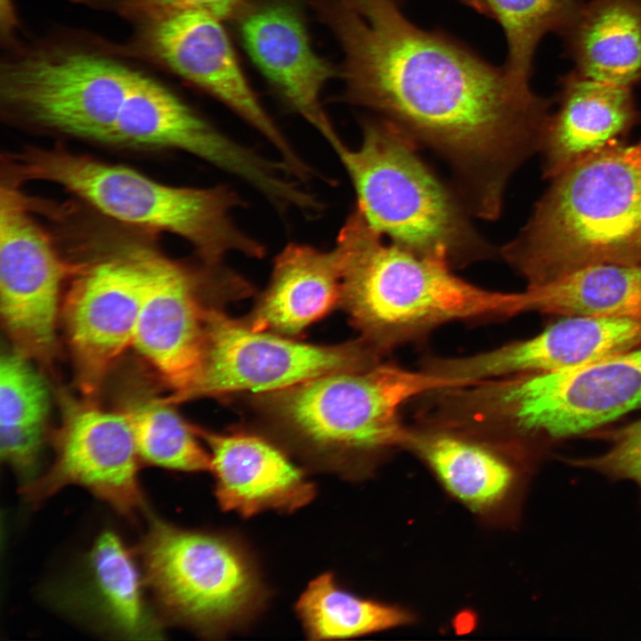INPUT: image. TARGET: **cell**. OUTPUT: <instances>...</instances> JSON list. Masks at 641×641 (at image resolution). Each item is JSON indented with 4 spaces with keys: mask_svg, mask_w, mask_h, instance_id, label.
Wrapping results in <instances>:
<instances>
[{
    "mask_svg": "<svg viewBox=\"0 0 641 641\" xmlns=\"http://www.w3.org/2000/svg\"><path fill=\"white\" fill-rule=\"evenodd\" d=\"M89 564L100 604L114 629L128 638H158L160 624L146 604L142 571L119 536L101 532L93 544Z\"/></svg>",
    "mask_w": 641,
    "mask_h": 641,
    "instance_id": "24",
    "label": "cell"
},
{
    "mask_svg": "<svg viewBox=\"0 0 641 641\" xmlns=\"http://www.w3.org/2000/svg\"><path fill=\"white\" fill-rule=\"evenodd\" d=\"M612 434V444L605 452L573 464L613 478L631 480L641 490V419Z\"/></svg>",
    "mask_w": 641,
    "mask_h": 641,
    "instance_id": "30",
    "label": "cell"
},
{
    "mask_svg": "<svg viewBox=\"0 0 641 641\" xmlns=\"http://www.w3.org/2000/svg\"><path fill=\"white\" fill-rule=\"evenodd\" d=\"M29 358L6 352L0 361V426L45 425L50 394Z\"/></svg>",
    "mask_w": 641,
    "mask_h": 641,
    "instance_id": "29",
    "label": "cell"
},
{
    "mask_svg": "<svg viewBox=\"0 0 641 641\" xmlns=\"http://www.w3.org/2000/svg\"><path fill=\"white\" fill-rule=\"evenodd\" d=\"M53 464L23 484L21 493L41 503L69 485H78L126 517L144 501L138 481L140 460L131 424L123 410L69 402L54 440Z\"/></svg>",
    "mask_w": 641,
    "mask_h": 641,
    "instance_id": "16",
    "label": "cell"
},
{
    "mask_svg": "<svg viewBox=\"0 0 641 641\" xmlns=\"http://www.w3.org/2000/svg\"><path fill=\"white\" fill-rule=\"evenodd\" d=\"M641 343V314L569 316L540 334L463 358L438 359L449 378L477 383L509 376L572 369L634 349Z\"/></svg>",
    "mask_w": 641,
    "mask_h": 641,
    "instance_id": "17",
    "label": "cell"
},
{
    "mask_svg": "<svg viewBox=\"0 0 641 641\" xmlns=\"http://www.w3.org/2000/svg\"><path fill=\"white\" fill-rule=\"evenodd\" d=\"M192 428L208 449L215 497L222 510L243 517L269 510L293 513L315 497V485L305 471L272 442L246 433Z\"/></svg>",
    "mask_w": 641,
    "mask_h": 641,
    "instance_id": "18",
    "label": "cell"
},
{
    "mask_svg": "<svg viewBox=\"0 0 641 641\" xmlns=\"http://www.w3.org/2000/svg\"><path fill=\"white\" fill-rule=\"evenodd\" d=\"M296 613L312 640L350 638L404 624L402 610L342 588L331 572L314 578L300 595Z\"/></svg>",
    "mask_w": 641,
    "mask_h": 641,
    "instance_id": "26",
    "label": "cell"
},
{
    "mask_svg": "<svg viewBox=\"0 0 641 641\" xmlns=\"http://www.w3.org/2000/svg\"><path fill=\"white\" fill-rule=\"evenodd\" d=\"M527 311L569 316L641 314V264H596L527 286Z\"/></svg>",
    "mask_w": 641,
    "mask_h": 641,
    "instance_id": "23",
    "label": "cell"
},
{
    "mask_svg": "<svg viewBox=\"0 0 641 641\" xmlns=\"http://www.w3.org/2000/svg\"><path fill=\"white\" fill-rule=\"evenodd\" d=\"M110 144L183 150L247 183L280 207L296 194L281 161H273L221 133L166 87L136 72Z\"/></svg>",
    "mask_w": 641,
    "mask_h": 641,
    "instance_id": "14",
    "label": "cell"
},
{
    "mask_svg": "<svg viewBox=\"0 0 641 641\" xmlns=\"http://www.w3.org/2000/svg\"><path fill=\"white\" fill-rule=\"evenodd\" d=\"M85 1V0H83ZM244 0H86L141 23L183 11H202L217 19L227 18Z\"/></svg>",
    "mask_w": 641,
    "mask_h": 641,
    "instance_id": "31",
    "label": "cell"
},
{
    "mask_svg": "<svg viewBox=\"0 0 641 641\" xmlns=\"http://www.w3.org/2000/svg\"><path fill=\"white\" fill-rule=\"evenodd\" d=\"M217 306L207 312L199 373L174 404L237 392L272 393L326 374L371 367L382 354L362 337L319 345L254 330Z\"/></svg>",
    "mask_w": 641,
    "mask_h": 641,
    "instance_id": "10",
    "label": "cell"
},
{
    "mask_svg": "<svg viewBox=\"0 0 641 641\" xmlns=\"http://www.w3.org/2000/svg\"><path fill=\"white\" fill-rule=\"evenodd\" d=\"M341 45L345 99L442 156L459 195L502 207L513 172L539 151L552 101L448 37L419 28L397 0H313Z\"/></svg>",
    "mask_w": 641,
    "mask_h": 641,
    "instance_id": "1",
    "label": "cell"
},
{
    "mask_svg": "<svg viewBox=\"0 0 641 641\" xmlns=\"http://www.w3.org/2000/svg\"><path fill=\"white\" fill-rule=\"evenodd\" d=\"M335 248L342 266L340 305L382 353L449 321L526 312L523 292L491 291L462 280L447 261L377 233L356 207Z\"/></svg>",
    "mask_w": 641,
    "mask_h": 641,
    "instance_id": "2",
    "label": "cell"
},
{
    "mask_svg": "<svg viewBox=\"0 0 641 641\" xmlns=\"http://www.w3.org/2000/svg\"><path fill=\"white\" fill-rule=\"evenodd\" d=\"M136 72L88 52L34 54L5 66L1 98L37 128L110 144Z\"/></svg>",
    "mask_w": 641,
    "mask_h": 641,
    "instance_id": "11",
    "label": "cell"
},
{
    "mask_svg": "<svg viewBox=\"0 0 641 641\" xmlns=\"http://www.w3.org/2000/svg\"><path fill=\"white\" fill-rule=\"evenodd\" d=\"M173 405L165 398L149 397L122 410L131 424L140 460L174 471H210L208 450Z\"/></svg>",
    "mask_w": 641,
    "mask_h": 641,
    "instance_id": "27",
    "label": "cell"
},
{
    "mask_svg": "<svg viewBox=\"0 0 641 641\" xmlns=\"http://www.w3.org/2000/svg\"><path fill=\"white\" fill-rule=\"evenodd\" d=\"M138 554L164 615L205 637L247 626L268 600L255 557L234 535L152 518Z\"/></svg>",
    "mask_w": 641,
    "mask_h": 641,
    "instance_id": "7",
    "label": "cell"
},
{
    "mask_svg": "<svg viewBox=\"0 0 641 641\" xmlns=\"http://www.w3.org/2000/svg\"><path fill=\"white\" fill-rule=\"evenodd\" d=\"M539 151L543 176L551 180L613 146L640 121L631 87L583 77L572 70L560 79Z\"/></svg>",
    "mask_w": 641,
    "mask_h": 641,
    "instance_id": "19",
    "label": "cell"
},
{
    "mask_svg": "<svg viewBox=\"0 0 641 641\" xmlns=\"http://www.w3.org/2000/svg\"><path fill=\"white\" fill-rule=\"evenodd\" d=\"M7 175L22 184L47 182L122 223L166 231L189 242L199 260L217 264L230 253L262 258L265 247L231 217L243 206L227 186L166 185L122 165L98 160L64 148H27L7 158Z\"/></svg>",
    "mask_w": 641,
    "mask_h": 641,
    "instance_id": "5",
    "label": "cell"
},
{
    "mask_svg": "<svg viewBox=\"0 0 641 641\" xmlns=\"http://www.w3.org/2000/svg\"><path fill=\"white\" fill-rule=\"evenodd\" d=\"M341 281L335 247L290 243L276 256L269 285L245 322L257 331L297 335L340 304Z\"/></svg>",
    "mask_w": 641,
    "mask_h": 641,
    "instance_id": "21",
    "label": "cell"
},
{
    "mask_svg": "<svg viewBox=\"0 0 641 641\" xmlns=\"http://www.w3.org/2000/svg\"><path fill=\"white\" fill-rule=\"evenodd\" d=\"M465 385L426 369L377 362L261 394L257 402L284 443L305 464L350 475L362 458L409 443L411 433L399 418L406 402Z\"/></svg>",
    "mask_w": 641,
    "mask_h": 641,
    "instance_id": "4",
    "label": "cell"
},
{
    "mask_svg": "<svg viewBox=\"0 0 641 641\" xmlns=\"http://www.w3.org/2000/svg\"><path fill=\"white\" fill-rule=\"evenodd\" d=\"M460 1L462 3L467 4L468 6L475 8L479 12L488 14L486 6L483 0H460Z\"/></svg>",
    "mask_w": 641,
    "mask_h": 641,
    "instance_id": "34",
    "label": "cell"
},
{
    "mask_svg": "<svg viewBox=\"0 0 641 641\" xmlns=\"http://www.w3.org/2000/svg\"><path fill=\"white\" fill-rule=\"evenodd\" d=\"M409 444L419 450L445 487L471 507L495 504L512 484L510 467L475 442L445 434L411 433Z\"/></svg>",
    "mask_w": 641,
    "mask_h": 641,
    "instance_id": "25",
    "label": "cell"
},
{
    "mask_svg": "<svg viewBox=\"0 0 641 641\" xmlns=\"http://www.w3.org/2000/svg\"><path fill=\"white\" fill-rule=\"evenodd\" d=\"M142 52L220 100L274 147L293 176L313 171L269 117L248 85L220 20L183 11L141 23Z\"/></svg>",
    "mask_w": 641,
    "mask_h": 641,
    "instance_id": "15",
    "label": "cell"
},
{
    "mask_svg": "<svg viewBox=\"0 0 641 641\" xmlns=\"http://www.w3.org/2000/svg\"><path fill=\"white\" fill-rule=\"evenodd\" d=\"M468 422L550 438L582 434L641 408V349L568 369L481 381L463 394Z\"/></svg>",
    "mask_w": 641,
    "mask_h": 641,
    "instance_id": "8",
    "label": "cell"
},
{
    "mask_svg": "<svg viewBox=\"0 0 641 641\" xmlns=\"http://www.w3.org/2000/svg\"><path fill=\"white\" fill-rule=\"evenodd\" d=\"M334 150L356 195V208L388 240L451 266L494 255L467 219V208L417 152V142L386 118L362 122L358 148Z\"/></svg>",
    "mask_w": 641,
    "mask_h": 641,
    "instance_id": "6",
    "label": "cell"
},
{
    "mask_svg": "<svg viewBox=\"0 0 641 641\" xmlns=\"http://www.w3.org/2000/svg\"><path fill=\"white\" fill-rule=\"evenodd\" d=\"M560 36L580 75L628 87L641 81V0H587Z\"/></svg>",
    "mask_w": 641,
    "mask_h": 641,
    "instance_id": "22",
    "label": "cell"
},
{
    "mask_svg": "<svg viewBox=\"0 0 641 641\" xmlns=\"http://www.w3.org/2000/svg\"><path fill=\"white\" fill-rule=\"evenodd\" d=\"M1 26L2 31L9 33L15 24L14 14L12 12L10 0H1Z\"/></svg>",
    "mask_w": 641,
    "mask_h": 641,
    "instance_id": "33",
    "label": "cell"
},
{
    "mask_svg": "<svg viewBox=\"0 0 641 641\" xmlns=\"http://www.w3.org/2000/svg\"><path fill=\"white\" fill-rule=\"evenodd\" d=\"M78 264L61 302V317L77 380L93 395L114 363L132 347L146 272L132 241Z\"/></svg>",
    "mask_w": 641,
    "mask_h": 641,
    "instance_id": "13",
    "label": "cell"
},
{
    "mask_svg": "<svg viewBox=\"0 0 641 641\" xmlns=\"http://www.w3.org/2000/svg\"><path fill=\"white\" fill-rule=\"evenodd\" d=\"M251 59L286 101L329 142L340 137L320 103V93L334 69L312 50L296 11L283 4L258 7L240 22Z\"/></svg>",
    "mask_w": 641,
    "mask_h": 641,
    "instance_id": "20",
    "label": "cell"
},
{
    "mask_svg": "<svg viewBox=\"0 0 641 641\" xmlns=\"http://www.w3.org/2000/svg\"><path fill=\"white\" fill-rule=\"evenodd\" d=\"M519 234L499 250L528 286L596 264H641V139L555 178Z\"/></svg>",
    "mask_w": 641,
    "mask_h": 641,
    "instance_id": "3",
    "label": "cell"
},
{
    "mask_svg": "<svg viewBox=\"0 0 641 641\" xmlns=\"http://www.w3.org/2000/svg\"><path fill=\"white\" fill-rule=\"evenodd\" d=\"M146 272V286L132 347L172 391L174 402L196 380L202 364L209 308L247 296L251 285L223 264L199 268L174 262L134 242Z\"/></svg>",
    "mask_w": 641,
    "mask_h": 641,
    "instance_id": "9",
    "label": "cell"
},
{
    "mask_svg": "<svg viewBox=\"0 0 641 641\" xmlns=\"http://www.w3.org/2000/svg\"><path fill=\"white\" fill-rule=\"evenodd\" d=\"M45 441V425L0 426V454L19 475L33 474Z\"/></svg>",
    "mask_w": 641,
    "mask_h": 641,
    "instance_id": "32",
    "label": "cell"
},
{
    "mask_svg": "<svg viewBox=\"0 0 641 641\" xmlns=\"http://www.w3.org/2000/svg\"><path fill=\"white\" fill-rule=\"evenodd\" d=\"M501 25L507 44L503 66L508 77L530 87L532 61L540 40L561 34L587 0H483Z\"/></svg>",
    "mask_w": 641,
    "mask_h": 641,
    "instance_id": "28",
    "label": "cell"
},
{
    "mask_svg": "<svg viewBox=\"0 0 641 641\" xmlns=\"http://www.w3.org/2000/svg\"><path fill=\"white\" fill-rule=\"evenodd\" d=\"M77 264L60 256L20 185L3 179L0 195V312L17 351L48 362L56 350L61 289Z\"/></svg>",
    "mask_w": 641,
    "mask_h": 641,
    "instance_id": "12",
    "label": "cell"
}]
</instances>
